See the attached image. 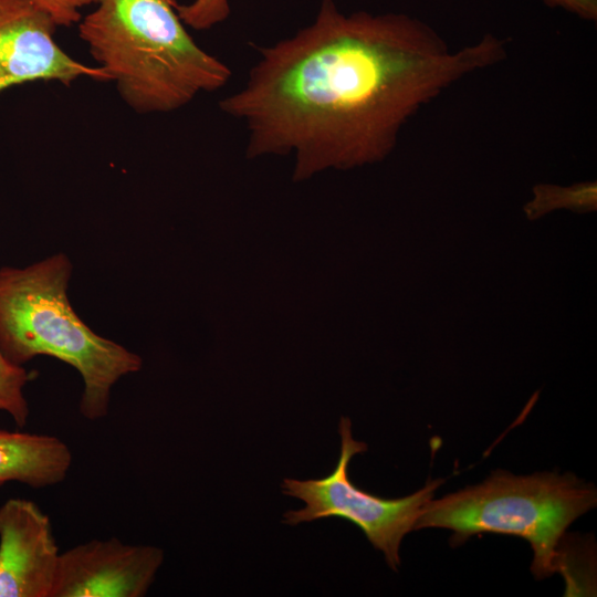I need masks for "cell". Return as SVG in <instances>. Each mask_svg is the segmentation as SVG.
<instances>
[{
  "label": "cell",
  "mask_w": 597,
  "mask_h": 597,
  "mask_svg": "<svg viewBox=\"0 0 597 597\" xmlns=\"http://www.w3.org/2000/svg\"><path fill=\"white\" fill-rule=\"evenodd\" d=\"M44 12L56 27H71L81 21V9L98 0H29Z\"/></svg>",
  "instance_id": "13"
},
{
  "label": "cell",
  "mask_w": 597,
  "mask_h": 597,
  "mask_svg": "<svg viewBox=\"0 0 597 597\" xmlns=\"http://www.w3.org/2000/svg\"><path fill=\"white\" fill-rule=\"evenodd\" d=\"M31 379L32 373L9 362L0 350V410L9 413L18 427H24L29 418L23 390Z\"/></svg>",
  "instance_id": "11"
},
{
  "label": "cell",
  "mask_w": 597,
  "mask_h": 597,
  "mask_svg": "<svg viewBox=\"0 0 597 597\" xmlns=\"http://www.w3.org/2000/svg\"><path fill=\"white\" fill-rule=\"evenodd\" d=\"M164 562V551L91 540L60 554L51 597H143Z\"/></svg>",
  "instance_id": "6"
},
{
  "label": "cell",
  "mask_w": 597,
  "mask_h": 597,
  "mask_svg": "<svg viewBox=\"0 0 597 597\" xmlns=\"http://www.w3.org/2000/svg\"><path fill=\"white\" fill-rule=\"evenodd\" d=\"M242 87L219 102L247 130V154L296 157V175L384 159L402 127L465 76L507 55L485 33L451 50L405 13H343L322 0L312 23L258 49Z\"/></svg>",
  "instance_id": "1"
},
{
  "label": "cell",
  "mask_w": 597,
  "mask_h": 597,
  "mask_svg": "<svg viewBox=\"0 0 597 597\" xmlns=\"http://www.w3.org/2000/svg\"><path fill=\"white\" fill-rule=\"evenodd\" d=\"M72 270L64 253L0 269V350L19 366L46 355L75 368L83 380L80 412L97 420L108 413L113 386L139 371L143 359L78 317L67 297Z\"/></svg>",
  "instance_id": "3"
},
{
  "label": "cell",
  "mask_w": 597,
  "mask_h": 597,
  "mask_svg": "<svg viewBox=\"0 0 597 597\" xmlns=\"http://www.w3.org/2000/svg\"><path fill=\"white\" fill-rule=\"evenodd\" d=\"M50 517L27 499L0 506V597H51L59 561Z\"/></svg>",
  "instance_id": "8"
},
{
  "label": "cell",
  "mask_w": 597,
  "mask_h": 597,
  "mask_svg": "<svg viewBox=\"0 0 597 597\" xmlns=\"http://www.w3.org/2000/svg\"><path fill=\"white\" fill-rule=\"evenodd\" d=\"M596 502V490L574 475L517 476L499 470L478 485L431 500L415 531L449 528L457 544L480 533L520 536L533 548L532 573L543 578L565 572L558 545L570 523Z\"/></svg>",
  "instance_id": "4"
},
{
  "label": "cell",
  "mask_w": 597,
  "mask_h": 597,
  "mask_svg": "<svg viewBox=\"0 0 597 597\" xmlns=\"http://www.w3.org/2000/svg\"><path fill=\"white\" fill-rule=\"evenodd\" d=\"M534 198L524 207L528 220H535L555 209H569L574 212H591L597 209V184L586 181L562 187L538 184L533 187Z\"/></svg>",
  "instance_id": "10"
},
{
  "label": "cell",
  "mask_w": 597,
  "mask_h": 597,
  "mask_svg": "<svg viewBox=\"0 0 597 597\" xmlns=\"http://www.w3.org/2000/svg\"><path fill=\"white\" fill-rule=\"evenodd\" d=\"M178 3L177 0H171ZM185 25L195 30H208L227 20L231 13L230 0H193L176 8Z\"/></svg>",
  "instance_id": "12"
},
{
  "label": "cell",
  "mask_w": 597,
  "mask_h": 597,
  "mask_svg": "<svg viewBox=\"0 0 597 597\" xmlns=\"http://www.w3.org/2000/svg\"><path fill=\"white\" fill-rule=\"evenodd\" d=\"M56 25L29 0H0V92L25 82L70 85L87 76L108 82L98 66L70 56L55 42Z\"/></svg>",
  "instance_id": "7"
},
{
  "label": "cell",
  "mask_w": 597,
  "mask_h": 597,
  "mask_svg": "<svg viewBox=\"0 0 597 597\" xmlns=\"http://www.w3.org/2000/svg\"><path fill=\"white\" fill-rule=\"evenodd\" d=\"M341 453L337 465L326 476L296 480L286 478L281 484L283 494L296 498L305 506L287 511L283 523L297 525L325 517H342L357 525L371 545L384 553L388 566L400 565L399 547L416 523L434 491L443 482L432 480L411 495L383 499L358 489L348 476V464L355 454L367 450V444L352 436V422L342 417L338 425Z\"/></svg>",
  "instance_id": "5"
},
{
  "label": "cell",
  "mask_w": 597,
  "mask_h": 597,
  "mask_svg": "<svg viewBox=\"0 0 597 597\" xmlns=\"http://www.w3.org/2000/svg\"><path fill=\"white\" fill-rule=\"evenodd\" d=\"M552 8H562L580 19L593 21L597 20V0H542Z\"/></svg>",
  "instance_id": "14"
},
{
  "label": "cell",
  "mask_w": 597,
  "mask_h": 597,
  "mask_svg": "<svg viewBox=\"0 0 597 597\" xmlns=\"http://www.w3.org/2000/svg\"><path fill=\"white\" fill-rule=\"evenodd\" d=\"M171 0H98L78 35L123 101L140 114L170 113L222 88L229 66L200 48Z\"/></svg>",
  "instance_id": "2"
},
{
  "label": "cell",
  "mask_w": 597,
  "mask_h": 597,
  "mask_svg": "<svg viewBox=\"0 0 597 597\" xmlns=\"http://www.w3.org/2000/svg\"><path fill=\"white\" fill-rule=\"evenodd\" d=\"M71 464V450L57 437L0 429V486H52L66 479Z\"/></svg>",
  "instance_id": "9"
}]
</instances>
